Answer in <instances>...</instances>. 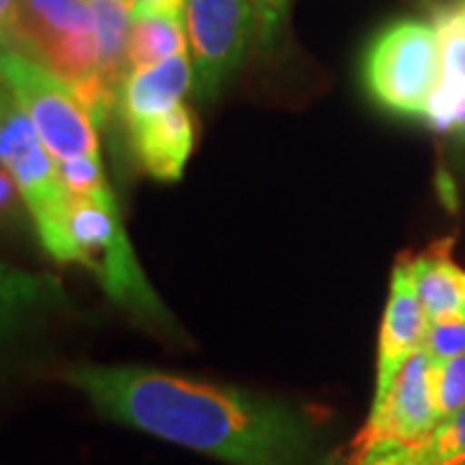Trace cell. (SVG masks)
Masks as SVG:
<instances>
[{
    "mask_svg": "<svg viewBox=\"0 0 465 465\" xmlns=\"http://www.w3.org/2000/svg\"><path fill=\"white\" fill-rule=\"evenodd\" d=\"M104 419L228 465H326L313 411L150 367L75 365L67 370Z\"/></svg>",
    "mask_w": 465,
    "mask_h": 465,
    "instance_id": "6da1fadb",
    "label": "cell"
},
{
    "mask_svg": "<svg viewBox=\"0 0 465 465\" xmlns=\"http://www.w3.org/2000/svg\"><path fill=\"white\" fill-rule=\"evenodd\" d=\"M63 264L85 266L109 298L137 316L168 323V311L134 256L112 189L99 197H73L65 223Z\"/></svg>",
    "mask_w": 465,
    "mask_h": 465,
    "instance_id": "7a4b0ae2",
    "label": "cell"
},
{
    "mask_svg": "<svg viewBox=\"0 0 465 465\" xmlns=\"http://www.w3.org/2000/svg\"><path fill=\"white\" fill-rule=\"evenodd\" d=\"M16 52L73 85L96 127L116 112L101 85L99 45L88 0H21Z\"/></svg>",
    "mask_w": 465,
    "mask_h": 465,
    "instance_id": "3957f363",
    "label": "cell"
},
{
    "mask_svg": "<svg viewBox=\"0 0 465 465\" xmlns=\"http://www.w3.org/2000/svg\"><path fill=\"white\" fill-rule=\"evenodd\" d=\"M442 73L440 32L421 18H399L375 34L362 57V84L381 109L427 116Z\"/></svg>",
    "mask_w": 465,
    "mask_h": 465,
    "instance_id": "277c9868",
    "label": "cell"
},
{
    "mask_svg": "<svg viewBox=\"0 0 465 465\" xmlns=\"http://www.w3.org/2000/svg\"><path fill=\"white\" fill-rule=\"evenodd\" d=\"M0 163L21 189V200L32 215L42 246L52 259L65 256V223L70 192L63 183L57 158L42 143L29 114L21 109L8 84L0 78Z\"/></svg>",
    "mask_w": 465,
    "mask_h": 465,
    "instance_id": "5b68a950",
    "label": "cell"
},
{
    "mask_svg": "<svg viewBox=\"0 0 465 465\" xmlns=\"http://www.w3.org/2000/svg\"><path fill=\"white\" fill-rule=\"evenodd\" d=\"M0 78L57 161L99 153L96 122L78 91L29 54L0 50Z\"/></svg>",
    "mask_w": 465,
    "mask_h": 465,
    "instance_id": "8992f818",
    "label": "cell"
},
{
    "mask_svg": "<svg viewBox=\"0 0 465 465\" xmlns=\"http://www.w3.org/2000/svg\"><path fill=\"white\" fill-rule=\"evenodd\" d=\"M183 29L194 70V94L215 99L232 78L256 34L253 0H186Z\"/></svg>",
    "mask_w": 465,
    "mask_h": 465,
    "instance_id": "52a82bcc",
    "label": "cell"
},
{
    "mask_svg": "<svg viewBox=\"0 0 465 465\" xmlns=\"http://www.w3.org/2000/svg\"><path fill=\"white\" fill-rule=\"evenodd\" d=\"M437 424L432 393V362L419 347L403 362L382 401L372 403L365 430L354 442V465H365L385 452L424 440Z\"/></svg>",
    "mask_w": 465,
    "mask_h": 465,
    "instance_id": "ba28073f",
    "label": "cell"
},
{
    "mask_svg": "<svg viewBox=\"0 0 465 465\" xmlns=\"http://www.w3.org/2000/svg\"><path fill=\"white\" fill-rule=\"evenodd\" d=\"M424 331H427V316H424V308H421L419 295H416L409 256H401L396 266H393L388 305H385V313H382L378 378H375V399H372V403L382 401V396L391 388V382L396 381L403 362L424 344Z\"/></svg>",
    "mask_w": 465,
    "mask_h": 465,
    "instance_id": "9c48e42d",
    "label": "cell"
},
{
    "mask_svg": "<svg viewBox=\"0 0 465 465\" xmlns=\"http://www.w3.org/2000/svg\"><path fill=\"white\" fill-rule=\"evenodd\" d=\"M194 114L189 106L179 104L166 114L130 124L134 155L153 179L179 182L183 166L194 150Z\"/></svg>",
    "mask_w": 465,
    "mask_h": 465,
    "instance_id": "30bf717a",
    "label": "cell"
},
{
    "mask_svg": "<svg viewBox=\"0 0 465 465\" xmlns=\"http://www.w3.org/2000/svg\"><path fill=\"white\" fill-rule=\"evenodd\" d=\"M194 85V70L186 52H179L163 63L133 70L122 88L119 109L124 114L127 127L161 116L183 104L186 91Z\"/></svg>",
    "mask_w": 465,
    "mask_h": 465,
    "instance_id": "8fae6325",
    "label": "cell"
},
{
    "mask_svg": "<svg viewBox=\"0 0 465 465\" xmlns=\"http://www.w3.org/2000/svg\"><path fill=\"white\" fill-rule=\"evenodd\" d=\"M434 26L442 42V73L424 119L440 133L465 137V29L450 5L434 11Z\"/></svg>",
    "mask_w": 465,
    "mask_h": 465,
    "instance_id": "7c38bea8",
    "label": "cell"
},
{
    "mask_svg": "<svg viewBox=\"0 0 465 465\" xmlns=\"http://www.w3.org/2000/svg\"><path fill=\"white\" fill-rule=\"evenodd\" d=\"M409 266L427 323L465 313V269L452 259V238H440L430 249L409 256Z\"/></svg>",
    "mask_w": 465,
    "mask_h": 465,
    "instance_id": "4fadbf2b",
    "label": "cell"
},
{
    "mask_svg": "<svg viewBox=\"0 0 465 465\" xmlns=\"http://www.w3.org/2000/svg\"><path fill=\"white\" fill-rule=\"evenodd\" d=\"M96 45H99V75L101 85L112 106L119 109L122 88L127 84L130 67V32H133L134 5L133 0H88Z\"/></svg>",
    "mask_w": 465,
    "mask_h": 465,
    "instance_id": "5bb4252c",
    "label": "cell"
},
{
    "mask_svg": "<svg viewBox=\"0 0 465 465\" xmlns=\"http://www.w3.org/2000/svg\"><path fill=\"white\" fill-rule=\"evenodd\" d=\"M63 298V287L54 277L24 272L0 262V341L36 308Z\"/></svg>",
    "mask_w": 465,
    "mask_h": 465,
    "instance_id": "9a60e30c",
    "label": "cell"
},
{
    "mask_svg": "<svg viewBox=\"0 0 465 465\" xmlns=\"http://www.w3.org/2000/svg\"><path fill=\"white\" fill-rule=\"evenodd\" d=\"M465 460V406L434 424L424 440L385 452L365 465H455Z\"/></svg>",
    "mask_w": 465,
    "mask_h": 465,
    "instance_id": "2e32d148",
    "label": "cell"
},
{
    "mask_svg": "<svg viewBox=\"0 0 465 465\" xmlns=\"http://www.w3.org/2000/svg\"><path fill=\"white\" fill-rule=\"evenodd\" d=\"M179 52H186L183 14H134L130 32L133 70L163 63Z\"/></svg>",
    "mask_w": 465,
    "mask_h": 465,
    "instance_id": "e0dca14e",
    "label": "cell"
},
{
    "mask_svg": "<svg viewBox=\"0 0 465 465\" xmlns=\"http://www.w3.org/2000/svg\"><path fill=\"white\" fill-rule=\"evenodd\" d=\"M424 351L430 354L432 367L445 365L452 357L465 354V313H452L427 323Z\"/></svg>",
    "mask_w": 465,
    "mask_h": 465,
    "instance_id": "ac0fdd59",
    "label": "cell"
},
{
    "mask_svg": "<svg viewBox=\"0 0 465 465\" xmlns=\"http://www.w3.org/2000/svg\"><path fill=\"white\" fill-rule=\"evenodd\" d=\"M432 393L437 421L465 406V354L452 357L445 365L432 367Z\"/></svg>",
    "mask_w": 465,
    "mask_h": 465,
    "instance_id": "d6986e66",
    "label": "cell"
},
{
    "mask_svg": "<svg viewBox=\"0 0 465 465\" xmlns=\"http://www.w3.org/2000/svg\"><path fill=\"white\" fill-rule=\"evenodd\" d=\"M57 166H60V176L70 197H99L109 189L101 171L99 153L65 158V161H57Z\"/></svg>",
    "mask_w": 465,
    "mask_h": 465,
    "instance_id": "ffe728a7",
    "label": "cell"
},
{
    "mask_svg": "<svg viewBox=\"0 0 465 465\" xmlns=\"http://www.w3.org/2000/svg\"><path fill=\"white\" fill-rule=\"evenodd\" d=\"M292 0H253L256 8V36L262 42V47H269L274 42V36L282 29L287 11H290Z\"/></svg>",
    "mask_w": 465,
    "mask_h": 465,
    "instance_id": "44dd1931",
    "label": "cell"
},
{
    "mask_svg": "<svg viewBox=\"0 0 465 465\" xmlns=\"http://www.w3.org/2000/svg\"><path fill=\"white\" fill-rule=\"evenodd\" d=\"M21 0H0V50H18Z\"/></svg>",
    "mask_w": 465,
    "mask_h": 465,
    "instance_id": "7402d4cb",
    "label": "cell"
},
{
    "mask_svg": "<svg viewBox=\"0 0 465 465\" xmlns=\"http://www.w3.org/2000/svg\"><path fill=\"white\" fill-rule=\"evenodd\" d=\"M18 200H21V189H18L16 179L8 168L0 163V223L16 215Z\"/></svg>",
    "mask_w": 465,
    "mask_h": 465,
    "instance_id": "603a6c76",
    "label": "cell"
},
{
    "mask_svg": "<svg viewBox=\"0 0 465 465\" xmlns=\"http://www.w3.org/2000/svg\"><path fill=\"white\" fill-rule=\"evenodd\" d=\"M186 0H133L134 14H183Z\"/></svg>",
    "mask_w": 465,
    "mask_h": 465,
    "instance_id": "cb8c5ba5",
    "label": "cell"
},
{
    "mask_svg": "<svg viewBox=\"0 0 465 465\" xmlns=\"http://www.w3.org/2000/svg\"><path fill=\"white\" fill-rule=\"evenodd\" d=\"M450 11L455 14V18L460 21V26L465 29V0H458V3H452V5H450Z\"/></svg>",
    "mask_w": 465,
    "mask_h": 465,
    "instance_id": "d4e9b609",
    "label": "cell"
},
{
    "mask_svg": "<svg viewBox=\"0 0 465 465\" xmlns=\"http://www.w3.org/2000/svg\"><path fill=\"white\" fill-rule=\"evenodd\" d=\"M458 465H465V460H460V463H458Z\"/></svg>",
    "mask_w": 465,
    "mask_h": 465,
    "instance_id": "484cf974",
    "label": "cell"
},
{
    "mask_svg": "<svg viewBox=\"0 0 465 465\" xmlns=\"http://www.w3.org/2000/svg\"><path fill=\"white\" fill-rule=\"evenodd\" d=\"M455 465H458V463H455Z\"/></svg>",
    "mask_w": 465,
    "mask_h": 465,
    "instance_id": "4316f807",
    "label": "cell"
}]
</instances>
